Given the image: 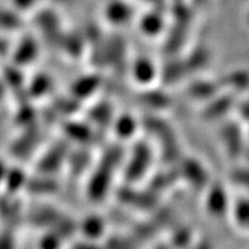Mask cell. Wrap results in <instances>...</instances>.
Returning a JSON list of instances; mask_svg holds the SVG:
<instances>
[{
	"mask_svg": "<svg viewBox=\"0 0 249 249\" xmlns=\"http://www.w3.org/2000/svg\"><path fill=\"white\" fill-rule=\"evenodd\" d=\"M156 68L154 64L147 59H140L134 66V76L143 85H149L154 80Z\"/></svg>",
	"mask_w": 249,
	"mask_h": 249,
	"instance_id": "1",
	"label": "cell"
}]
</instances>
